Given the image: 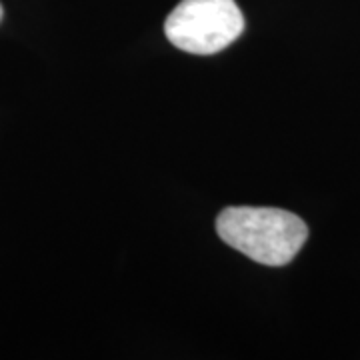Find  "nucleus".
Listing matches in <instances>:
<instances>
[{
    "label": "nucleus",
    "instance_id": "nucleus-1",
    "mask_svg": "<svg viewBox=\"0 0 360 360\" xmlns=\"http://www.w3.org/2000/svg\"><path fill=\"white\" fill-rule=\"evenodd\" d=\"M219 236L264 266H286L309 238L307 222L283 208L229 206L217 219Z\"/></svg>",
    "mask_w": 360,
    "mask_h": 360
},
{
    "label": "nucleus",
    "instance_id": "nucleus-2",
    "mask_svg": "<svg viewBox=\"0 0 360 360\" xmlns=\"http://www.w3.org/2000/svg\"><path fill=\"white\" fill-rule=\"evenodd\" d=\"M245 30V16L234 0H180L168 14L165 34L191 54H217Z\"/></svg>",
    "mask_w": 360,
    "mask_h": 360
},
{
    "label": "nucleus",
    "instance_id": "nucleus-3",
    "mask_svg": "<svg viewBox=\"0 0 360 360\" xmlns=\"http://www.w3.org/2000/svg\"><path fill=\"white\" fill-rule=\"evenodd\" d=\"M2 14H4V11H2V4H0V20H2Z\"/></svg>",
    "mask_w": 360,
    "mask_h": 360
}]
</instances>
